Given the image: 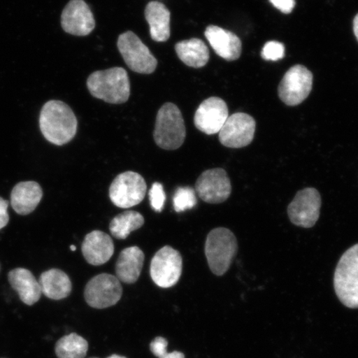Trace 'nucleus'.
<instances>
[{
    "instance_id": "1",
    "label": "nucleus",
    "mask_w": 358,
    "mask_h": 358,
    "mask_svg": "<svg viewBox=\"0 0 358 358\" xmlns=\"http://www.w3.org/2000/svg\"><path fill=\"white\" fill-rule=\"evenodd\" d=\"M39 125L44 138L52 144L60 146L73 140L78 131V120L74 112L60 101H50L43 106Z\"/></svg>"
},
{
    "instance_id": "2",
    "label": "nucleus",
    "mask_w": 358,
    "mask_h": 358,
    "mask_svg": "<svg viewBox=\"0 0 358 358\" xmlns=\"http://www.w3.org/2000/svg\"><path fill=\"white\" fill-rule=\"evenodd\" d=\"M87 85L92 96L110 104H123L131 95V83L122 67L95 71L90 75Z\"/></svg>"
},
{
    "instance_id": "3",
    "label": "nucleus",
    "mask_w": 358,
    "mask_h": 358,
    "mask_svg": "<svg viewBox=\"0 0 358 358\" xmlns=\"http://www.w3.org/2000/svg\"><path fill=\"white\" fill-rule=\"evenodd\" d=\"M237 252L238 243L234 232L225 227L215 228L209 232L205 243V255L214 275L225 274Z\"/></svg>"
},
{
    "instance_id": "4",
    "label": "nucleus",
    "mask_w": 358,
    "mask_h": 358,
    "mask_svg": "<svg viewBox=\"0 0 358 358\" xmlns=\"http://www.w3.org/2000/svg\"><path fill=\"white\" fill-rule=\"evenodd\" d=\"M334 285L343 306L358 308V244L349 248L340 258L334 273Z\"/></svg>"
},
{
    "instance_id": "5",
    "label": "nucleus",
    "mask_w": 358,
    "mask_h": 358,
    "mask_svg": "<svg viewBox=\"0 0 358 358\" xmlns=\"http://www.w3.org/2000/svg\"><path fill=\"white\" fill-rule=\"evenodd\" d=\"M154 138L157 145L166 150H176L185 143V120L176 105L166 103L161 107L156 117Z\"/></svg>"
},
{
    "instance_id": "6",
    "label": "nucleus",
    "mask_w": 358,
    "mask_h": 358,
    "mask_svg": "<svg viewBox=\"0 0 358 358\" xmlns=\"http://www.w3.org/2000/svg\"><path fill=\"white\" fill-rule=\"evenodd\" d=\"M117 46L129 69L141 74L154 73L158 61L136 34L128 31L120 35Z\"/></svg>"
},
{
    "instance_id": "7",
    "label": "nucleus",
    "mask_w": 358,
    "mask_h": 358,
    "mask_svg": "<svg viewBox=\"0 0 358 358\" xmlns=\"http://www.w3.org/2000/svg\"><path fill=\"white\" fill-rule=\"evenodd\" d=\"M147 185L141 174L133 171L119 174L110 187V199L116 207L129 208L140 204L146 195Z\"/></svg>"
},
{
    "instance_id": "8",
    "label": "nucleus",
    "mask_w": 358,
    "mask_h": 358,
    "mask_svg": "<svg viewBox=\"0 0 358 358\" xmlns=\"http://www.w3.org/2000/svg\"><path fill=\"white\" fill-rule=\"evenodd\" d=\"M182 271L181 254L171 246H164L151 261L150 275L155 285L161 288H170L180 279Z\"/></svg>"
},
{
    "instance_id": "9",
    "label": "nucleus",
    "mask_w": 358,
    "mask_h": 358,
    "mask_svg": "<svg viewBox=\"0 0 358 358\" xmlns=\"http://www.w3.org/2000/svg\"><path fill=\"white\" fill-rule=\"evenodd\" d=\"M122 286L117 277L101 274L88 282L84 296L88 306L101 310L117 303L122 299Z\"/></svg>"
},
{
    "instance_id": "10",
    "label": "nucleus",
    "mask_w": 358,
    "mask_h": 358,
    "mask_svg": "<svg viewBox=\"0 0 358 358\" xmlns=\"http://www.w3.org/2000/svg\"><path fill=\"white\" fill-rule=\"evenodd\" d=\"M313 88V74L302 65H295L287 71L279 86V96L285 104H301L310 95Z\"/></svg>"
},
{
    "instance_id": "11",
    "label": "nucleus",
    "mask_w": 358,
    "mask_h": 358,
    "mask_svg": "<svg viewBox=\"0 0 358 358\" xmlns=\"http://www.w3.org/2000/svg\"><path fill=\"white\" fill-rule=\"evenodd\" d=\"M321 196L313 187L299 191L288 207L291 222L298 227L310 228L320 216Z\"/></svg>"
},
{
    "instance_id": "12",
    "label": "nucleus",
    "mask_w": 358,
    "mask_h": 358,
    "mask_svg": "<svg viewBox=\"0 0 358 358\" xmlns=\"http://www.w3.org/2000/svg\"><path fill=\"white\" fill-rule=\"evenodd\" d=\"M257 123L252 116L245 113H235L228 116L220 132L221 144L232 149H240L252 142Z\"/></svg>"
},
{
    "instance_id": "13",
    "label": "nucleus",
    "mask_w": 358,
    "mask_h": 358,
    "mask_svg": "<svg viewBox=\"0 0 358 358\" xmlns=\"http://www.w3.org/2000/svg\"><path fill=\"white\" fill-rule=\"evenodd\" d=\"M199 198L208 203H222L231 194V183L223 169H208L201 174L195 185Z\"/></svg>"
},
{
    "instance_id": "14",
    "label": "nucleus",
    "mask_w": 358,
    "mask_h": 358,
    "mask_svg": "<svg viewBox=\"0 0 358 358\" xmlns=\"http://www.w3.org/2000/svg\"><path fill=\"white\" fill-rule=\"evenodd\" d=\"M62 29L75 36H87L95 29L96 22L91 8L84 0H71L61 17Z\"/></svg>"
},
{
    "instance_id": "15",
    "label": "nucleus",
    "mask_w": 358,
    "mask_h": 358,
    "mask_svg": "<svg viewBox=\"0 0 358 358\" xmlns=\"http://www.w3.org/2000/svg\"><path fill=\"white\" fill-rule=\"evenodd\" d=\"M228 118L227 103L219 97H210L199 106L194 124L200 131L211 136L220 132Z\"/></svg>"
},
{
    "instance_id": "16",
    "label": "nucleus",
    "mask_w": 358,
    "mask_h": 358,
    "mask_svg": "<svg viewBox=\"0 0 358 358\" xmlns=\"http://www.w3.org/2000/svg\"><path fill=\"white\" fill-rule=\"evenodd\" d=\"M82 250L90 265L101 266L113 256L115 246L108 234L101 231H93L85 237Z\"/></svg>"
},
{
    "instance_id": "17",
    "label": "nucleus",
    "mask_w": 358,
    "mask_h": 358,
    "mask_svg": "<svg viewBox=\"0 0 358 358\" xmlns=\"http://www.w3.org/2000/svg\"><path fill=\"white\" fill-rule=\"evenodd\" d=\"M205 37L219 57L227 61L238 59L243 50L241 39L220 27L210 25L205 31Z\"/></svg>"
},
{
    "instance_id": "18",
    "label": "nucleus",
    "mask_w": 358,
    "mask_h": 358,
    "mask_svg": "<svg viewBox=\"0 0 358 358\" xmlns=\"http://www.w3.org/2000/svg\"><path fill=\"white\" fill-rule=\"evenodd\" d=\"M8 282L15 289L22 303L34 306L41 298L42 290L39 282L29 270L16 268L8 273Z\"/></svg>"
},
{
    "instance_id": "19",
    "label": "nucleus",
    "mask_w": 358,
    "mask_h": 358,
    "mask_svg": "<svg viewBox=\"0 0 358 358\" xmlns=\"http://www.w3.org/2000/svg\"><path fill=\"white\" fill-rule=\"evenodd\" d=\"M43 189L38 182L26 181L17 183L11 192V206L20 215L33 213L43 198Z\"/></svg>"
},
{
    "instance_id": "20",
    "label": "nucleus",
    "mask_w": 358,
    "mask_h": 358,
    "mask_svg": "<svg viewBox=\"0 0 358 358\" xmlns=\"http://www.w3.org/2000/svg\"><path fill=\"white\" fill-rule=\"evenodd\" d=\"M145 254L138 246L125 248L120 254L115 265L116 277L125 284H134L140 278Z\"/></svg>"
},
{
    "instance_id": "21",
    "label": "nucleus",
    "mask_w": 358,
    "mask_h": 358,
    "mask_svg": "<svg viewBox=\"0 0 358 358\" xmlns=\"http://www.w3.org/2000/svg\"><path fill=\"white\" fill-rule=\"evenodd\" d=\"M145 19L150 25V36L155 42L168 41L170 34V12L158 1L150 2L145 8Z\"/></svg>"
},
{
    "instance_id": "22",
    "label": "nucleus",
    "mask_w": 358,
    "mask_h": 358,
    "mask_svg": "<svg viewBox=\"0 0 358 358\" xmlns=\"http://www.w3.org/2000/svg\"><path fill=\"white\" fill-rule=\"evenodd\" d=\"M38 282L42 294L53 301H60L69 297L73 289L69 275L58 268L43 272Z\"/></svg>"
},
{
    "instance_id": "23",
    "label": "nucleus",
    "mask_w": 358,
    "mask_h": 358,
    "mask_svg": "<svg viewBox=\"0 0 358 358\" xmlns=\"http://www.w3.org/2000/svg\"><path fill=\"white\" fill-rule=\"evenodd\" d=\"M176 51L179 59L187 66L201 69L208 64L210 53L207 45L203 40L191 38L183 40L176 45Z\"/></svg>"
},
{
    "instance_id": "24",
    "label": "nucleus",
    "mask_w": 358,
    "mask_h": 358,
    "mask_svg": "<svg viewBox=\"0 0 358 358\" xmlns=\"http://www.w3.org/2000/svg\"><path fill=\"white\" fill-rule=\"evenodd\" d=\"M145 224V218L140 213L127 211L112 219L110 231L116 239H127L132 231L140 229Z\"/></svg>"
},
{
    "instance_id": "25",
    "label": "nucleus",
    "mask_w": 358,
    "mask_h": 358,
    "mask_svg": "<svg viewBox=\"0 0 358 358\" xmlns=\"http://www.w3.org/2000/svg\"><path fill=\"white\" fill-rule=\"evenodd\" d=\"M88 351V343L80 335L73 333L58 340L55 352L58 358H85Z\"/></svg>"
},
{
    "instance_id": "26",
    "label": "nucleus",
    "mask_w": 358,
    "mask_h": 358,
    "mask_svg": "<svg viewBox=\"0 0 358 358\" xmlns=\"http://www.w3.org/2000/svg\"><path fill=\"white\" fill-rule=\"evenodd\" d=\"M198 203L196 192L190 187H178L173 196V208L177 213L194 208Z\"/></svg>"
},
{
    "instance_id": "27",
    "label": "nucleus",
    "mask_w": 358,
    "mask_h": 358,
    "mask_svg": "<svg viewBox=\"0 0 358 358\" xmlns=\"http://www.w3.org/2000/svg\"><path fill=\"white\" fill-rule=\"evenodd\" d=\"M168 341L163 337H157L150 344V350L159 358H185L182 352L174 351L168 352Z\"/></svg>"
},
{
    "instance_id": "28",
    "label": "nucleus",
    "mask_w": 358,
    "mask_h": 358,
    "mask_svg": "<svg viewBox=\"0 0 358 358\" xmlns=\"http://www.w3.org/2000/svg\"><path fill=\"white\" fill-rule=\"evenodd\" d=\"M149 195L152 208L157 213L162 212L166 199L163 185L159 182H155L151 187Z\"/></svg>"
},
{
    "instance_id": "29",
    "label": "nucleus",
    "mask_w": 358,
    "mask_h": 358,
    "mask_svg": "<svg viewBox=\"0 0 358 358\" xmlns=\"http://www.w3.org/2000/svg\"><path fill=\"white\" fill-rule=\"evenodd\" d=\"M263 59L278 61L285 57V46L280 42L270 41L266 43L262 51Z\"/></svg>"
},
{
    "instance_id": "30",
    "label": "nucleus",
    "mask_w": 358,
    "mask_h": 358,
    "mask_svg": "<svg viewBox=\"0 0 358 358\" xmlns=\"http://www.w3.org/2000/svg\"><path fill=\"white\" fill-rule=\"evenodd\" d=\"M270 2L277 10L286 15L292 12L296 4L295 0H270Z\"/></svg>"
},
{
    "instance_id": "31",
    "label": "nucleus",
    "mask_w": 358,
    "mask_h": 358,
    "mask_svg": "<svg viewBox=\"0 0 358 358\" xmlns=\"http://www.w3.org/2000/svg\"><path fill=\"white\" fill-rule=\"evenodd\" d=\"M8 201L0 196V230L8 225L10 216L8 213Z\"/></svg>"
},
{
    "instance_id": "32",
    "label": "nucleus",
    "mask_w": 358,
    "mask_h": 358,
    "mask_svg": "<svg viewBox=\"0 0 358 358\" xmlns=\"http://www.w3.org/2000/svg\"><path fill=\"white\" fill-rule=\"evenodd\" d=\"M353 32H355L358 41V13L355 17V20H353Z\"/></svg>"
},
{
    "instance_id": "33",
    "label": "nucleus",
    "mask_w": 358,
    "mask_h": 358,
    "mask_svg": "<svg viewBox=\"0 0 358 358\" xmlns=\"http://www.w3.org/2000/svg\"><path fill=\"white\" fill-rule=\"evenodd\" d=\"M107 358H127V357H124L120 356V355H113Z\"/></svg>"
},
{
    "instance_id": "34",
    "label": "nucleus",
    "mask_w": 358,
    "mask_h": 358,
    "mask_svg": "<svg viewBox=\"0 0 358 358\" xmlns=\"http://www.w3.org/2000/svg\"><path fill=\"white\" fill-rule=\"evenodd\" d=\"M71 250H73V252H75L76 250H77V248H76L75 245H71Z\"/></svg>"
},
{
    "instance_id": "35",
    "label": "nucleus",
    "mask_w": 358,
    "mask_h": 358,
    "mask_svg": "<svg viewBox=\"0 0 358 358\" xmlns=\"http://www.w3.org/2000/svg\"><path fill=\"white\" fill-rule=\"evenodd\" d=\"M90 358H98V357H90Z\"/></svg>"
}]
</instances>
